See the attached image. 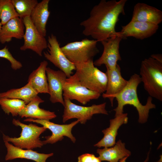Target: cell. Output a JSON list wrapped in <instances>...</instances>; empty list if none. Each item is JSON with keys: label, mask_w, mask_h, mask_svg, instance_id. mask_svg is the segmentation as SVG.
<instances>
[{"label": "cell", "mask_w": 162, "mask_h": 162, "mask_svg": "<svg viewBox=\"0 0 162 162\" xmlns=\"http://www.w3.org/2000/svg\"><path fill=\"white\" fill-rule=\"evenodd\" d=\"M127 0H101L91 9L89 16L80 23L83 34L91 36L98 42L121 35L115 27L121 14H124Z\"/></svg>", "instance_id": "obj_1"}, {"label": "cell", "mask_w": 162, "mask_h": 162, "mask_svg": "<svg viewBox=\"0 0 162 162\" xmlns=\"http://www.w3.org/2000/svg\"><path fill=\"white\" fill-rule=\"evenodd\" d=\"M141 82L140 76L134 74L131 76L125 87L119 93L113 95L110 102L113 106L115 98L117 102V106L114 109L115 116L123 113V108L126 105H132L136 109L139 115L138 122L141 123L147 121L150 110L156 108L152 103V98L149 96L146 104L143 105L140 102L137 94V88Z\"/></svg>", "instance_id": "obj_2"}, {"label": "cell", "mask_w": 162, "mask_h": 162, "mask_svg": "<svg viewBox=\"0 0 162 162\" xmlns=\"http://www.w3.org/2000/svg\"><path fill=\"white\" fill-rule=\"evenodd\" d=\"M140 74L144 88L150 96L162 101V62L151 57L141 62Z\"/></svg>", "instance_id": "obj_3"}, {"label": "cell", "mask_w": 162, "mask_h": 162, "mask_svg": "<svg viewBox=\"0 0 162 162\" xmlns=\"http://www.w3.org/2000/svg\"><path fill=\"white\" fill-rule=\"evenodd\" d=\"M75 65V74L82 85L100 94L105 92L107 81L106 74L95 66L93 59Z\"/></svg>", "instance_id": "obj_4"}, {"label": "cell", "mask_w": 162, "mask_h": 162, "mask_svg": "<svg viewBox=\"0 0 162 162\" xmlns=\"http://www.w3.org/2000/svg\"><path fill=\"white\" fill-rule=\"evenodd\" d=\"M12 123L14 125L21 128L22 131L20 136L18 137H12L3 134L4 142H10L18 148L32 150L41 148L44 145L43 141L40 140L39 137L46 130V128L32 123L26 124L22 123L19 119L14 118L12 120Z\"/></svg>", "instance_id": "obj_5"}, {"label": "cell", "mask_w": 162, "mask_h": 162, "mask_svg": "<svg viewBox=\"0 0 162 162\" xmlns=\"http://www.w3.org/2000/svg\"><path fill=\"white\" fill-rule=\"evenodd\" d=\"M98 42L94 39L86 38L69 43L61 48L68 59L75 65L93 59L99 52Z\"/></svg>", "instance_id": "obj_6"}, {"label": "cell", "mask_w": 162, "mask_h": 162, "mask_svg": "<svg viewBox=\"0 0 162 162\" xmlns=\"http://www.w3.org/2000/svg\"><path fill=\"white\" fill-rule=\"evenodd\" d=\"M63 98L64 109L62 116V121L64 123L71 119L76 118L79 120V122L81 124H84L87 120L91 119L94 114L108 115L106 109V102L99 104H93L90 106H85L73 103L68 98Z\"/></svg>", "instance_id": "obj_7"}, {"label": "cell", "mask_w": 162, "mask_h": 162, "mask_svg": "<svg viewBox=\"0 0 162 162\" xmlns=\"http://www.w3.org/2000/svg\"><path fill=\"white\" fill-rule=\"evenodd\" d=\"M48 51L44 52V57L56 67L63 72L67 78L75 70V64L67 58L62 50L56 37L53 34L48 37Z\"/></svg>", "instance_id": "obj_8"}, {"label": "cell", "mask_w": 162, "mask_h": 162, "mask_svg": "<svg viewBox=\"0 0 162 162\" xmlns=\"http://www.w3.org/2000/svg\"><path fill=\"white\" fill-rule=\"evenodd\" d=\"M100 95L82 85L75 74L67 78L64 86L63 98L76 100L83 105L92 100L98 99Z\"/></svg>", "instance_id": "obj_9"}, {"label": "cell", "mask_w": 162, "mask_h": 162, "mask_svg": "<svg viewBox=\"0 0 162 162\" xmlns=\"http://www.w3.org/2000/svg\"><path fill=\"white\" fill-rule=\"evenodd\" d=\"M25 32L23 37L24 43L20 48V50H30L40 56H42L44 50L47 48L48 43L45 37L38 31L29 16L22 19Z\"/></svg>", "instance_id": "obj_10"}, {"label": "cell", "mask_w": 162, "mask_h": 162, "mask_svg": "<svg viewBox=\"0 0 162 162\" xmlns=\"http://www.w3.org/2000/svg\"><path fill=\"white\" fill-rule=\"evenodd\" d=\"M25 122H34L40 124L46 129L50 130L52 132L50 136L45 137L46 140L43 141L44 145L47 144H53L62 140L64 136L68 137L74 143L76 139L71 133L73 128L79 122L78 120L74 121L68 124H59L50 122L46 119H37L31 118H26Z\"/></svg>", "instance_id": "obj_11"}, {"label": "cell", "mask_w": 162, "mask_h": 162, "mask_svg": "<svg viewBox=\"0 0 162 162\" xmlns=\"http://www.w3.org/2000/svg\"><path fill=\"white\" fill-rule=\"evenodd\" d=\"M124 39L121 35L111 37L100 42L104 47L101 56L94 62L95 66H100L104 64L110 69H114L116 67L117 62L121 60L119 53L120 44Z\"/></svg>", "instance_id": "obj_12"}, {"label": "cell", "mask_w": 162, "mask_h": 162, "mask_svg": "<svg viewBox=\"0 0 162 162\" xmlns=\"http://www.w3.org/2000/svg\"><path fill=\"white\" fill-rule=\"evenodd\" d=\"M46 73L50 101L52 103H60L64 106L63 89L67 78V76L61 70H55L47 67Z\"/></svg>", "instance_id": "obj_13"}, {"label": "cell", "mask_w": 162, "mask_h": 162, "mask_svg": "<svg viewBox=\"0 0 162 162\" xmlns=\"http://www.w3.org/2000/svg\"><path fill=\"white\" fill-rule=\"evenodd\" d=\"M158 28L159 25L130 21L126 25L122 26L120 32L124 39L132 37L142 40L152 36L156 33Z\"/></svg>", "instance_id": "obj_14"}, {"label": "cell", "mask_w": 162, "mask_h": 162, "mask_svg": "<svg viewBox=\"0 0 162 162\" xmlns=\"http://www.w3.org/2000/svg\"><path fill=\"white\" fill-rule=\"evenodd\" d=\"M131 21L159 25L162 21V12L146 4L138 3L134 6Z\"/></svg>", "instance_id": "obj_15"}, {"label": "cell", "mask_w": 162, "mask_h": 162, "mask_svg": "<svg viewBox=\"0 0 162 162\" xmlns=\"http://www.w3.org/2000/svg\"><path fill=\"white\" fill-rule=\"evenodd\" d=\"M128 120L127 113H123L110 119L109 127L102 131L104 134L103 137L94 146L100 148H108L114 146L116 143V137L118 129L122 124L127 123Z\"/></svg>", "instance_id": "obj_16"}, {"label": "cell", "mask_w": 162, "mask_h": 162, "mask_svg": "<svg viewBox=\"0 0 162 162\" xmlns=\"http://www.w3.org/2000/svg\"><path fill=\"white\" fill-rule=\"evenodd\" d=\"M7 150L5 159L7 161L16 158L26 159L36 162H46L49 157L53 155V153L45 154L38 153L32 149H24L16 147L9 142H4Z\"/></svg>", "instance_id": "obj_17"}, {"label": "cell", "mask_w": 162, "mask_h": 162, "mask_svg": "<svg viewBox=\"0 0 162 162\" xmlns=\"http://www.w3.org/2000/svg\"><path fill=\"white\" fill-rule=\"evenodd\" d=\"M106 73L107 78V86L106 91L102 96L110 101L113 95L119 93L125 87L128 80L122 77L121 68L118 64L114 69L106 68Z\"/></svg>", "instance_id": "obj_18"}, {"label": "cell", "mask_w": 162, "mask_h": 162, "mask_svg": "<svg viewBox=\"0 0 162 162\" xmlns=\"http://www.w3.org/2000/svg\"><path fill=\"white\" fill-rule=\"evenodd\" d=\"M44 101L37 95L30 102L26 104L19 112L18 116L21 118L37 119L49 120L55 118L56 115L54 112L41 109L39 105Z\"/></svg>", "instance_id": "obj_19"}, {"label": "cell", "mask_w": 162, "mask_h": 162, "mask_svg": "<svg viewBox=\"0 0 162 162\" xmlns=\"http://www.w3.org/2000/svg\"><path fill=\"white\" fill-rule=\"evenodd\" d=\"M25 26L22 19H12L2 26L0 33V42L3 44L10 41L13 38L21 39L24 34Z\"/></svg>", "instance_id": "obj_20"}, {"label": "cell", "mask_w": 162, "mask_h": 162, "mask_svg": "<svg viewBox=\"0 0 162 162\" xmlns=\"http://www.w3.org/2000/svg\"><path fill=\"white\" fill-rule=\"evenodd\" d=\"M50 1V0H43L38 2L30 16L36 28L44 37L46 35V25L50 14L49 10Z\"/></svg>", "instance_id": "obj_21"}, {"label": "cell", "mask_w": 162, "mask_h": 162, "mask_svg": "<svg viewBox=\"0 0 162 162\" xmlns=\"http://www.w3.org/2000/svg\"><path fill=\"white\" fill-rule=\"evenodd\" d=\"M97 153L101 161L109 162H118L121 159L126 157H128L131 154V152L126 148L125 144L120 140L111 147L98 149Z\"/></svg>", "instance_id": "obj_22"}, {"label": "cell", "mask_w": 162, "mask_h": 162, "mask_svg": "<svg viewBox=\"0 0 162 162\" xmlns=\"http://www.w3.org/2000/svg\"><path fill=\"white\" fill-rule=\"evenodd\" d=\"M48 62L42 61L37 69L33 70L30 74L28 83H30L38 94H49V90L46 75V69Z\"/></svg>", "instance_id": "obj_23"}, {"label": "cell", "mask_w": 162, "mask_h": 162, "mask_svg": "<svg viewBox=\"0 0 162 162\" xmlns=\"http://www.w3.org/2000/svg\"><path fill=\"white\" fill-rule=\"evenodd\" d=\"M38 94L31 85L28 83L21 88L12 89L5 92L0 93V98L19 99L24 101L27 104Z\"/></svg>", "instance_id": "obj_24"}, {"label": "cell", "mask_w": 162, "mask_h": 162, "mask_svg": "<svg viewBox=\"0 0 162 162\" xmlns=\"http://www.w3.org/2000/svg\"><path fill=\"white\" fill-rule=\"evenodd\" d=\"M26 105L25 102L20 99L0 98V106L5 114L10 113L13 116L18 115L19 112Z\"/></svg>", "instance_id": "obj_25"}, {"label": "cell", "mask_w": 162, "mask_h": 162, "mask_svg": "<svg viewBox=\"0 0 162 162\" xmlns=\"http://www.w3.org/2000/svg\"><path fill=\"white\" fill-rule=\"evenodd\" d=\"M20 18L30 16L33 9L38 3L37 0H11Z\"/></svg>", "instance_id": "obj_26"}, {"label": "cell", "mask_w": 162, "mask_h": 162, "mask_svg": "<svg viewBox=\"0 0 162 162\" xmlns=\"http://www.w3.org/2000/svg\"><path fill=\"white\" fill-rule=\"evenodd\" d=\"M19 17L11 0H0V20L2 26L10 20Z\"/></svg>", "instance_id": "obj_27"}, {"label": "cell", "mask_w": 162, "mask_h": 162, "mask_svg": "<svg viewBox=\"0 0 162 162\" xmlns=\"http://www.w3.org/2000/svg\"><path fill=\"white\" fill-rule=\"evenodd\" d=\"M0 58H5L9 61L11 68L14 70L20 69L22 67L21 63L14 57L6 46L0 50Z\"/></svg>", "instance_id": "obj_28"}, {"label": "cell", "mask_w": 162, "mask_h": 162, "mask_svg": "<svg viewBox=\"0 0 162 162\" xmlns=\"http://www.w3.org/2000/svg\"><path fill=\"white\" fill-rule=\"evenodd\" d=\"M78 162H101L99 157L95 156L93 154L86 153L78 157Z\"/></svg>", "instance_id": "obj_29"}, {"label": "cell", "mask_w": 162, "mask_h": 162, "mask_svg": "<svg viewBox=\"0 0 162 162\" xmlns=\"http://www.w3.org/2000/svg\"><path fill=\"white\" fill-rule=\"evenodd\" d=\"M151 57L157 61L162 62V56L161 54H154L152 55Z\"/></svg>", "instance_id": "obj_30"}, {"label": "cell", "mask_w": 162, "mask_h": 162, "mask_svg": "<svg viewBox=\"0 0 162 162\" xmlns=\"http://www.w3.org/2000/svg\"><path fill=\"white\" fill-rule=\"evenodd\" d=\"M128 158V157H126L123 158L120 160L119 162H126V160Z\"/></svg>", "instance_id": "obj_31"}, {"label": "cell", "mask_w": 162, "mask_h": 162, "mask_svg": "<svg viewBox=\"0 0 162 162\" xmlns=\"http://www.w3.org/2000/svg\"><path fill=\"white\" fill-rule=\"evenodd\" d=\"M2 26V25L1 22V21H0V33L1 32Z\"/></svg>", "instance_id": "obj_32"}, {"label": "cell", "mask_w": 162, "mask_h": 162, "mask_svg": "<svg viewBox=\"0 0 162 162\" xmlns=\"http://www.w3.org/2000/svg\"><path fill=\"white\" fill-rule=\"evenodd\" d=\"M157 162H162V156H161V158H160V160L158 161H157Z\"/></svg>", "instance_id": "obj_33"}]
</instances>
